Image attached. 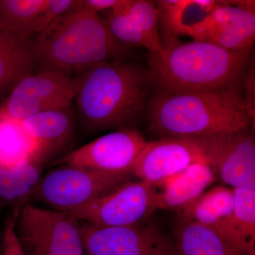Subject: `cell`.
<instances>
[{
	"label": "cell",
	"instance_id": "obj_1",
	"mask_svg": "<svg viewBox=\"0 0 255 255\" xmlns=\"http://www.w3.org/2000/svg\"><path fill=\"white\" fill-rule=\"evenodd\" d=\"M148 122L149 129L160 137H204L246 130L253 121L240 96L230 87L159 91L149 102Z\"/></svg>",
	"mask_w": 255,
	"mask_h": 255
},
{
	"label": "cell",
	"instance_id": "obj_2",
	"mask_svg": "<svg viewBox=\"0 0 255 255\" xmlns=\"http://www.w3.org/2000/svg\"><path fill=\"white\" fill-rule=\"evenodd\" d=\"M35 62L70 75L101 64L122 61L127 47L119 43L104 18L82 6L61 15L31 41Z\"/></svg>",
	"mask_w": 255,
	"mask_h": 255
},
{
	"label": "cell",
	"instance_id": "obj_3",
	"mask_svg": "<svg viewBox=\"0 0 255 255\" xmlns=\"http://www.w3.org/2000/svg\"><path fill=\"white\" fill-rule=\"evenodd\" d=\"M150 74L123 61L101 64L75 79L79 112L92 129L130 128L143 112Z\"/></svg>",
	"mask_w": 255,
	"mask_h": 255
},
{
	"label": "cell",
	"instance_id": "obj_4",
	"mask_svg": "<svg viewBox=\"0 0 255 255\" xmlns=\"http://www.w3.org/2000/svg\"><path fill=\"white\" fill-rule=\"evenodd\" d=\"M248 53L229 51L206 42L193 41L164 47L149 58L151 80L159 91H212L237 81Z\"/></svg>",
	"mask_w": 255,
	"mask_h": 255
},
{
	"label": "cell",
	"instance_id": "obj_5",
	"mask_svg": "<svg viewBox=\"0 0 255 255\" xmlns=\"http://www.w3.org/2000/svg\"><path fill=\"white\" fill-rule=\"evenodd\" d=\"M15 233L26 255H85L81 224L68 213L26 204Z\"/></svg>",
	"mask_w": 255,
	"mask_h": 255
},
{
	"label": "cell",
	"instance_id": "obj_6",
	"mask_svg": "<svg viewBox=\"0 0 255 255\" xmlns=\"http://www.w3.org/2000/svg\"><path fill=\"white\" fill-rule=\"evenodd\" d=\"M134 177L132 172L107 173L62 164L43 174L33 199L57 211L69 213Z\"/></svg>",
	"mask_w": 255,
	"mask_h": 255
},
{
	"label": "cell",
	"instance_id": "obj_7",
	"mask_svg": "<svg viewBox=\"0 0 255 255\" xmlns=\"http://www.w3.org/2000/svg\"><path fill=\"white\" fill-rule=\"evenodd\" d=\"M157 188L150 183L130 180L68 214L100 227L132 226L157 211Z\"/></svg>",
	"mask_w": 255,
	"mask_h": 255
},
{
	"label": "cell",
	"instance_id": "obj_8",
	"mask_svg": "<svg viewBox=\"0 0 255 255\" xmlns=\"http://www.w3.org/2000/svg\"><path fill=\"white\" fill-rule=\"evenodd\" d=\"M75 79L53 69H43L21 79L0 107V115L22 121L39 112L68 110L76 95Z\"/></svg>",
	"mask_w": 255,
	"mask_h": 255
},
{
	"label": "cell",
	"instance_id": "obj_9",
	"mask_svg": "<svg viewBox=\"0 0 255 255\" xmlns=\"http://www.w3.org/2000/svg\"><path fill=\"white\" fill-rule=\"evenodd\" d=\"M81 232L86 255H179L174 241L146 221L118 227L85 223Z\"/></svg>",
	"mask_w": 255,
	"mask_h": 255
},
{
	"label": "cell",
	"instance_id": "obj_10",
	"mask_svg": "<svg viewBox=\"0 0 255 255\" xmlns=\"http://www.w3.org/2000/svg\"><path fill=\"white\" fill-rule=\"evenodd\" d=\"M147 142L137 129H119L69 152L53 164H68L107 173L132 172Z\"/></svg>",
	"mask_w": 255,
	"mask_h": 255
},
{
	"label": "cell",
	"instance_id": "obj_11",
	"mask_svg": "<svg viewBox=\"0 0 255 255\" xmlns=\"http://www.w3.org/2000/svg\"><path fill=\"white\" fill-rule=\"evenodd\" d=\"M199 162L208 163L200 137H163L147 141L132 172L139 180L159 188Z\"/></svg>",
	"mask_w": 255,
	"mask_h": 255
},
{
	"label": "cell",
	"instance_id": "obj_12",
	"mask_svg": "<svg viewBox=\"0 0 255 255\" xmlns=\"http://www.w3.org/2000/svg\"><path fill=\"white\" fill-rule=\"evenodd\" d=\"M182 35L229 51L248 53L255 42V11L237 1H221L204 18L186 26Z\"/></svg>",
	"mask_w": 255,
	"mask_h": 255
},
{
	"label": "cell",
	"instance_id": "obj_13",
	"mask_svg": "<svg viewBox=\"0 0 255 255\" xmlns=\"http://www.w3.org/2000/svg\"><path fill=\"white\" fill-rule=\"evenodd\" d=\"M200 138L217 179L233 189L255 188V141L248 129Z\"/></svg>",
	"mask_w": 255,
	"mask_h": 255
},
{
	"label": "cell",
	"instance_id": "obj_14",
	"mask_svg": "<svg viewBox=\"0 0 255 255\" xmlns=\"http://www.w3.org/2000/svg\"><path fill=\"white\" fill-rule=\"evenodd\" d=\"M217 179L216 172L207 162L192 164L157 188V210L178 213L205 192Z\"/></svg>",
	"mask_w": 255,
	"mask_h": 255
},
{
	"label": "cell",
	"instance_id": "obj_15",
	"mask_svg": "<svg viewBox=\"0 0 255 255\" xmlns=\"http://www.w3.org/2000/svg\"><path fill=\"white\" fill-rule=\"evenodd\" d=\"M232 214L214 228L237 255H255V188H235Z\"/></svg>",
	"mask_w": 255,
	"mask_h": 255
},
{
	"label": "cell",
	"instance_id": "obj_16",
	"mask_svg": "<svg viewBox=\"0 0 255 255\" xmlns=\"http://www.w3.org/2000/svg\"><path fill=\"white\" fill-rule=\"evenodd\" d=\"M31 41L0 29V100H4L21 79L33 73Z\"/></svg>",
	"mask_w": 255,
	"mask_h": 255
},
{
	"label": "cell",
	"instance_id": "obj_17",
	"mask_svg": "<svg viewBox=\"0 0 255 255\" xmlns=\"http://www.w3.org/2000/svg\"><path fill=\"white\" fill-rule=\"evenodd\" d=\"M43 164L32 159L13 168H0L1 209H21L30 204L43 176Z\"/></svg>",
	"mask_w": 255,
	"mask_h": 255
},
{
	"label": "cell",
	"instance_id": "obj_18",
	"mask_svg": "<svg viewBox=\"0 0 255 255\" xmlns=\"http://www.w3.org/2000/svg\"><path fill=\"white\" fill-rule=\"evenodd\" d=\"M20 122L41 146L40 157L43 163L53 150L68 141L73 130V117L68 110L39 112Z\"/></svg>",
	"mask_w": 255,
	"mask_h": 255
},
{
	"label": "cell",
	"instance_id": "obj_19",
	"mask_svg": "<svg viewBox=\"0 0 255 255\" xmlns=\"http://www.w3.org/2000/svg\"><path fill=\"white\" fill-rule=\"evenodd\" d=\"M233 209V188L218 185L208 189L177 214L179 219L215 228L232 214Z\"/></svg>",
	"mask_w": 255,
	"mask_h": 255
},
{
	"label": "cell",
	"instance_id": "obj_20",
	"mask_svg": "<svg viewBox=\"0 0 255 255\" xmlns=\"http://www.w3.org/2000/svg\"><path fill=\"white\" fill-rule=\"evenodd\" d=\"M174 236L179 255H237L216 230L199 223L179 219Z\"/></svg>",
	"mask_w": 255,
	"mask_h": 255
},
{
	"label": "cell",
	"instance_id": "obj_21",
	"mask_svg": "<svg viewBox=\"0 0 255 255\" xmlns=\"http://www.w3.org/2000/svg\"><path fill=\"white\" fill-rule=\"evenodd\" d=\"M40 155L41 146L21 122L0 115V168H13L32 159L42 162Z\"/></svg>",
	"mask_w": 255,
	"mask_h": 255
},
{
	"label": "cell",
	"instance_id": "obj_22",
	"mask_svg": "<svg viewBox=\"0 0 255 255\" xmlns=\"http://www.w3.org/2000/svg\"><path fill=\"white\" fill-rule=\"evenodd\" d=\"M46 3V0H0V29L29 39L35 33L37 16Z\"/></svg>",
	"mask_w": 255,
	"mask_h": 255
},
{
	"label": "cell",
	"instance_id": "obj_23",
	"mask_svg": "<svg viewBox=\"0 0 255 255\" xmlns=\"http://www.w3.org/2000/svg\"><path fill=\"white\" fill-rule=\"evenodd\" d=\"M114 38L125 46L144 47L151 55L162 53L164 46L150 39L127 14L118 9L107 11L104 18Z\"/></svg>",
	"mask_w": 255,
	"mask_h": 255
},
{
	"label": "cell",
	"instance_id": "obj_24",
	"mask_svg": "<svg viewBox=\"0 0 255 255\" xmlns=\"http://www.w3.org/2000/svg\"><path fill=\"white\" fill-rule=\"evenodd\" d=\"M114 9L128 15L146 36L163 46L159 36V14L155 2L149 0H122Z\"/></svg>",
	"mask_w": 255,
	"mask_h": 255
},
{
	"label": "cell",
	"instance_id": "obj_25",
	"mask_svg": "<svg viewBox=\"0 0 255 255\" xmlns=\"http://www.w3.org/2000/svg\"><path fill=\"white\" fill-rule=\"evenodd\" d=\"M80 0H46V4L37 16L35 33L44 31L55 19L76 7Z\"/></svg>",
	"mask_w": 255,
	"mask_h": 255
},
{
	"label": "cell",
	"instance_id": "obj_26",
	"mask_svg": "<svg viewBox=\"0 0 255 255\" xmlns=\"http://www.w3.org/2000/svg\"><path fill=\"white\" fill-rule=\"evenodd\" d=\"M21 209H14L5 223L1 243L0 255H26L15 233V224Z\"/></svg>",
	"mask_w": 255,
	"mask_h": 255
},
{
	"label": "cell",
	"instance_id": "obj_27",
	"mask_svg": "<svg viewBox=\"0 0 255 255\" xmlns=\"http://www.w3.org/2000/svg\"><path fill=\"white\" fill-rule=\"evenodd\" d=\"M246 98L243 100V106L247 113L250 116L253 124H255V71L251 70L249 78L247 80Z\"/></svg>",
	"mask_w": 255,
	"mask_h": 255
},
{
	"label": "cell",
	"instance_id": "obj_28",
	"mask_svg": "<svg viewBox=\"0 0 255 255\" xmlns=\"http://www.w3.org/2000/svg\"><path fill=\"white\" fill-rule=\"evenodd\" d=\"M122 0H81L82 6L97 13L109 11L117 8Z\"/></svg>",
	"mask_w": 255,
	"mask_h": 255
},
{
	"label": "cell",
	"instance_id": "obj_29",
	"mask_svg": "<svg viewBox=\"0 0 255 255\" xmlns=\"http://www.w3.org/2000/svg\"><path fill=\"white\" fill-rule=\"evenodd\" d=\"M1 209H1V204H0V211H1Z\"/></svg>",
	"mask_w": 255,
	"mask_h": 255
},
{
	"label": "cell",
	"instance_id": "obj_30",
	"mask_svg": "<svg viewBox=\"0 0 255 255\" xmlns=\"http://www.w3.org/2000/svg\"><path fill=\"white\" fill-rule=\"evenodd\" d=\"M0 243H1V242H0Z\"/></svg>",
	"mask_w": 255,
	"mask_h": 255
}]
</instances>
